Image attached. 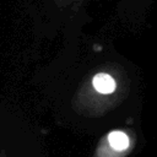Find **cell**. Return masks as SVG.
Masks as SVG:
<instances>
[{
    "instance_id": "6da1fadb",
    "label": "cell",
    "mask_w": 157,
    "mask_h": 157,
    "mask_svg": "<svg viewBox=\"0 0 157 157\" xmlns=\"http://www.w3.org/2000/svg\"><path fill=\"white\" fill-rule=\"evenodd\" d=\"M91 85L99 96L108 98L118 97L119 99L123 98V88L125 83L123 82L121 74L117 77L112 71H98L93 75Z\"/></svg>"
},
{
    "instance_id": "7a4b0ae2",
    "label": "cell",
    "mask_w": 157,
    "mask_h": 157,
    "mask_svg": "<svg viewBox=\"0 0 157 157\" xmlns=\"http://www.w3.org/2000/svg\"><path fill=\"white\" fill-rule=\"evenodd\" d=\"M104 146L110 151L107 157H125L134 147V140L124 130H112L104 139Z\"/></svg>"
}]
</instances>
